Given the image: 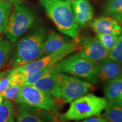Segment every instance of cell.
I'll list each match as a JSON object with an SVG mask.
<instances>
[{
	"label": "cell",
	"mask_w": 122,
	"mask_h": 122,
	"mask_svg": "<svg viewBox=\"0 0 122 122\" xmlns=\"http://www.w3.org/2000/svg\"><path fill=\"white\" fill-rule=\"evenodd\" d=\"M45 39L46 32L42 28L36 29L20 39L13 50L9 67L14 68L41 58Z\"/></svg>",
	"instance_id": "cell-1"
},
{
	"label": "cell",
	"mask_w": 122,
	"mask_h": 122,
	"mask_svg": "<svg viewBox=\"0 0 122 122\" xmlns=\"http://www.w3.org/2000/svg\"><path fill=\"white\" fill-rule=\"evenodd\" d=\"M47 15L58 30L73 39L79 38V27L76 23L70 0H40Z\"/></svg>",
	"instance_id": "cell-2"
},
{
	"label": "cell",
	"mask_w": 122,
	"mask_h": 122,
	"mask_svg": "<svg viewBox=\"0 0 122 122\" xmlns=\"http://www.w3.org/2000/svg\"><path fill=\"white\" fill-rule=\"evenodd\" d=\"M107 103L106 98L87 93L71 102L67 111L59 118L62 121H79L100 116Z\"/></svg>",
	"instance_id": "cell-3"
},
{
	"label": "cell",
	"mask_w": 122,
	"mask_h": 122,
	"mask_svg": "<svg viewBox=\"0 0 122 122\" xmlns=\"http://www.w3.org/2000/svg\"><path fill=\"white\" fill-rule=\"evenodd\" d=\"M54 67L57 72L75 76L92 84L98 81L96 64L84 58L79 52L64 58Z\"/></svg>",
	"instance_id": "cell-4"
},
{
	"label": "cell",
	"mask_w": 122,
	"mask_h": 122,
	"mask_svg": "<svg viewBox=\"0 0 122 122\" xmlns=\"http://www.w3.org/2000/svg\"><path fill=\"white\" fill-rule=\"evenodd\" d=\"M93 89L92 84L86 81L68 74L58 73L57 83L51 96L64 102L71 103Z\"/></svg>",
	"instance_id": "cell-5"
},
{
	"label": "cell",
	"mask_w": 122,
	"mask_h": 122,
	"mask_svg": "<svg viewBox=\"0 0 122 122\" xmlns=\"http://www.w3.org/2000/svg\"><path fill=\"white\" fill-rule=\"evenodd\" d=\"M36 15L31 9L20 5H15L9 16L5 35L11 43H15L32 26Z\"/></svg>",
	"instance_id": "cell-6"
},
{
	"label": "cell",
	"mask_w": 122,
	"mask_h": 122,
	"mask_svg": "<svg viewBox=\"0 0 122 122\" xmlns=\"http://www.w3.org/2000/svg\"><path fill=\"white\" fill-rule=\"evenodd\" d=\"M78 50L77 39H73L69 44L56 52L44 56L43 57L40 58L37 60L16 67L23 73L24 75L35 72L44 68H50L56 65L64 58Z\"/></svg>",
	"instance_id": "cell-7"
},
{
	"label": "cell",
	"mask_w": 122,
	"mask_h": 122,
	"mask_svg": "<svg viewBox=\"0 0 122 122\" xmlns=\"http://www.w3.org/2000/svg\"><path fill=\"white\" fill-rule=\"evenodd\" d=\"M21 103L51 111L59 116L57 104L52 96L32 85H24L20 91Z\"/></svg>",
	"instance_id": "cell-8"
},
{
	"label": "cell",
	"mask_w": 122,
	"mask_h": 122,
	"mask_svg": "<svg viewBox=\"0 0 122 122\" xmlns=\"http://www.w3.org/2000/svg\"><path fill=\"white\" fill-rule=\"evenodd\" d=\"M77 42L81 56L92 63L97 64L109 57V51L101 45L97 37L78 38Z\"/></svg>",
	"instance_id": "cell-9"
},
{
	"label": "cell",
	"mask_w": 122,
	"mask_h": 122,
	"mask_svg": "<svg viewBox=\"0 0 122 122\" xmlns=\"http://www.w3.org/2000/svg\"><path fill=\"white\" fill-rule=\"evenodd\" d=\"M51 111L20 103L15 114V122H60Z\"/></svg>",
	"instance_id": "cell-10"
},
{
	"label": "cell",
	"mask_w": 122,
	"mask_h": 122,
	"mask_svg": "<svg viewBox=\"0 0 122 122\" xmlns=\"http://www.w3.org/2000/svg\"><path fill=\"white\" fill-rule=\"evenodd\" d=\"M89 23L92 30L97 33L119 36L122 32V26L120 23L107 15L96 18Z\"/></svg>",
	"instance_id": "cell-11"
},
{
	"label": "cell",
	"mask_w": 122,
	"mask_h": 122,
	"mask_svg": "<svg viewBox=\"0 0 122 122\" xmlns=\"http://www.w3.org/2000/svg\"><path fill=\"white\" fill-rule=\"evenodd\" d=\"M71 6L75 19L79 27H85L91 22L94 11L89 0H72Z\"/></svg>",
	"instance_id": "cell-12"
},
{
	"label": "cell",
	"mask_w": 122,
	"mask_h": 122,
	"mask_svg": "<svg viewBox=\"0 0 122 122\" xmlns=\"http://www.w3.org/2000/svg\"><path fill=\"white\" fill-rule=\"evenodd\" d=\"M98 79L109 82L122 76V66L113 59L107 58L96 64Z\"/></svg>",
	"instance_id": "cell-13"
},
{
	"label": "cell",
	"mask_w": 122,
	"mask_h": 122,
	"mask_svg": "<svg viewBox=\"0 0 122 122\" xmlns=\"http://www.w3.org/2000/svg\"><path fill=\"white\" fill-rule=\"evenodd\" d=\"M72 41L68 37L58 33L52 32L45 39L44 45L43 56L51 54L63 48Z\"/></svg>",
	"instance_id": "cell-14"
},
{
	"label": "cell",
	"mask_w": 122,
	"mask_h": 122,
	"mask_svg": "<svg viewBox=\"0 0 122 122\" xmlns=\"http://www.w3.org/2000/svg\"><path fill=\"white\" fill-rule=\"evenodd\" d=\"M54 66L51 67L49 71L33 84L32 86L51 96L57 83V76L58 74V72L56 71Z\"/></svg>",
	"instance_id": "cell-15"
},
{
	"label": "cell",
	"mask_w": 122,
	"mask_h": 122,
	"mask_svg": "<svg viewBox=\"0 0 122 122\" xmlns=\"http://www.w3.org/2000/svg\"><path fill=\"white\" fill-rule=\"evenodd\" d=\"M103 13L118 20L122 26V0H106Z\"/></svg>",
	"instance_id": "cell-16"
},
{
	"label": "cell",
	"mask_w": 122,
	"mask_h": 122,
	"mask_svg": "<svg viewBox=\"0 0 122 122\" xmlns=\"http://www.w3.org/2000/svg\"><path fill=\"white\" fill-rule=\"evenodd\" d=\"M107 100L114 101L122 94V76L108 82L104 87Z\"/></svg>",
	"instance_id": "cell-17"
},
{
	"label": "cell",
	"mask_w": 122,
	"mask_h": 122,
	"mask_svg": "<svg viewBox=\"0 0 122 122\" xmlns=\"http://www.w3.org/2000/svg\"><path fill=\"white\" fill-rule=\"evenodd\" d=\"M103 117L110 122H122V107L114 101L108 102Z\"/></svg>",
	"instance_id": "cell-18"
},
{
	"label": "cell",
	"mask_w": 122,
	"mask_h": 122,
	"mask_svg": "<svg viewBox=\"0 0 122 122\" xmlns=\"http://www.w3.org/2000/svg\"><path fill=\"white\" fill-rule=\"evenodd\" d=\"M15 110L10 101L6 100L0 105V122H15Z\"/></svg>",
	"instance_id": "cell-19"
},
{
	"label": "cell",
	"mask_w": 122,
	"mask_h": 122,
	"mask_svg": "<svg viewBox=\"0 0 122 122\" xmlns=\"http://www.w3.org/2000/svg\"><path fill=\"white\" fill-rule=\"evenodd\" d=\"M12 7L11 4L0 0V34L5 30Z\"/></svg>",
	"instance_id": "cell-20"
},
{
	"label": "cell",
	"mask_w": 122,
	"mask_h": 122,
	"mask_svg": "<svg viewBox=\"0 0 122 122\" xmlns=\"http://www.w3.org/2000/svg\"><path fill=\"white\" fill-rule=\"evenodd\" d=\"M23 86L12 85L7 88L5 91L0 93L3 98L7 100L13 101L16 103H21L20 91Z\"/></svg>",
	"instance_id": "cell-21"
},
{
	"label": "cell",
	"mask_w": 122,
	"mask_h": 122,
	"mask_svg": "<svg viewBox=\"0 0 122 122\" xmlns=\"http://www.w3.org/2000/svg\"><path fill=\"white\" fill-rule=\"evenodd\" d=\"M96 37L98 40L101 45L110 51L117 44L119 36L109 34H103V33H97V37Z\"/></svg>",
	"instance_id": "cell-22"
},
{
	"label": "cell",
	"mask_w": 122,
	"mask_h": 122,
	"mask_svg": "<svg viewBox=\"0 0 122 122\" xmlns=\"http://www.w3.org/2000/svg\"><path fill=\"white\" fill-rule=\"evenodd\" d=\"M10 49L11 45L9 41L0 37V69L7 63Z\"/></svg>",
	"instance_id": "cell-23"
},
{
	"label": "cell",
	"mask_w": 122,
	"mask_h": 122,
	"mask_svg": "<svg viewBox=\"0 0 122 122\" xmlns=\"http://www.w3.org/2000/svg\"><path fill=\"white\" fill-rule=\"evenodd\" d=\"M108 58L116 61L122 66V32L119 36L117 44L109 51Z\"/></svg>",
	"instance_id": "cell-24"
},
{
	"label": "cell",
	"mask_w": 122,
	"mask_h": 122,
	"mask_svg": "<svg viewBox=\"0 0 122 122\" xmlns=\"http://www.w3.org/2000/svg\"><path fill=\"white\" fill-rule=\"evenodd\" d=\"M10 74V84L12 85L24 86L25 83V76L16 67L9 71Z\"/></svg>",
	"instance_id": "cell-25"
},
{
	"label": "cell",
	"mask_w": 122,
	"mask_h": 122,
	"mask_svg": "<svg viewBox=\"0 0 122 122\" xmlns=\"http://www.w3.org/2000/svg\"><path fill=\"white\" fill-rule=\"evenodd\" d=\"M51 67L44 68V69L39 70V71H35V72L24 75V76H25L24 85H32L37 80L41 78L42 76L45 75L49 71Z\"/></svg>",
	"instance_id": "cell-26"
},
{
	"label": "cell",
	"mask_w": 122,
	"mask_h": 122,
	"mask_svg": "<svg viewBox=\"0 0 122 122\" xmlns=\"http://www.w3.org/2000/svg\"><path fill=\"white\" fill-rule=\"evenodd\" d=\"M10 86V74L8 71L0 79V93L5 91Z\"/></svg>",
	"instance_id": "cell-27"
},
{
	"label": "cell",
	"mask_w": 122,
	"mask_h": 122,
	"mask_svg": "<svg viewBox=\"0 0 122 122\" xmlns=\"http://www.w3.org/2000/svg\"><path fill=\"white\" fill-rule=\"evenodd\" d=\"M77 122H109L106 119H105L103 117H101L100 116L97 117H93L91 118H86L83 120Z\"/></svg>",
	"instance_id": "cell-28"
},
{
	"label": "cell",
	"mask_w": 122,
	"mask_h": 122,
	"mask_svg": "<svg viewBox=\"0 0 122 122\" xmlns=\"http://www.w3.org/2000/svg\"><path fill=\"white\" fill-rule=\"evenodd\" d=\"M2 1H6L7 2L10 3L11 4H14L15 5H20L23 2L24 0H2Z\"/></svg>",
	"instance_id": "cell-29"
},
{
	"label": "cell",
	"mask_w": 122,
	"mask_h": 122,
	"mask_svg": "<svg viewBox=\"0 0 122 122\" xmlns=\"http://www.w3.org/2000/svg\"><path fill=\"white\" fill-rule=\"evenodd\" d=\"M114 101H115V102L117 103V104L119 105L120 106H121L122 107V94L120 95L118 98L116 99L115 100H114Z\"/></svg>",
	"instance_id": "cell-30"
},
{
	"label": "cell",
	"mask_w": 122,
	"mask_h": 122,
	"mask_svg": "<svg viewBox=\"0 0 122 122\" xmlns=\"http://www.w3.org/2000/svg\"><path fill=\"white\" fill-rule=\"evenodd\" d=\"M8 71H0V79L3 76L5 75Z\"/></svg>",
	"instance_id": "cell-31"
},
{
	"label": "cell",
	"mask_w": 122,
	"mask_h": 122,
	"mask_svg": "<svg viewBox=\"0 0 122 122\" xmlns=\"http://www.w3.org/2000/svg\"><path fill=\"white\" fill-rule=\"evenodd\" d=\"M3 100H4V98H3L2 96H1V94H0V105L2 103V102H3Z\"/></svg>",
	"instance_id": "cell-32"
},
{
	"label": "cell",
	"mask_w": 122,
	"mask_h": 122,
	"mask_svg": "<svg viewBox=\"0 0 122 122\" xmlns=\"http://www.w3.org/2000/svg\"><path fill=\"white\" fill-rule=\"evenodd\" d=\"M70 1H72V0H70Z\"/></svg>",
	"instance_id": "cell-33"
}]
</instances>
